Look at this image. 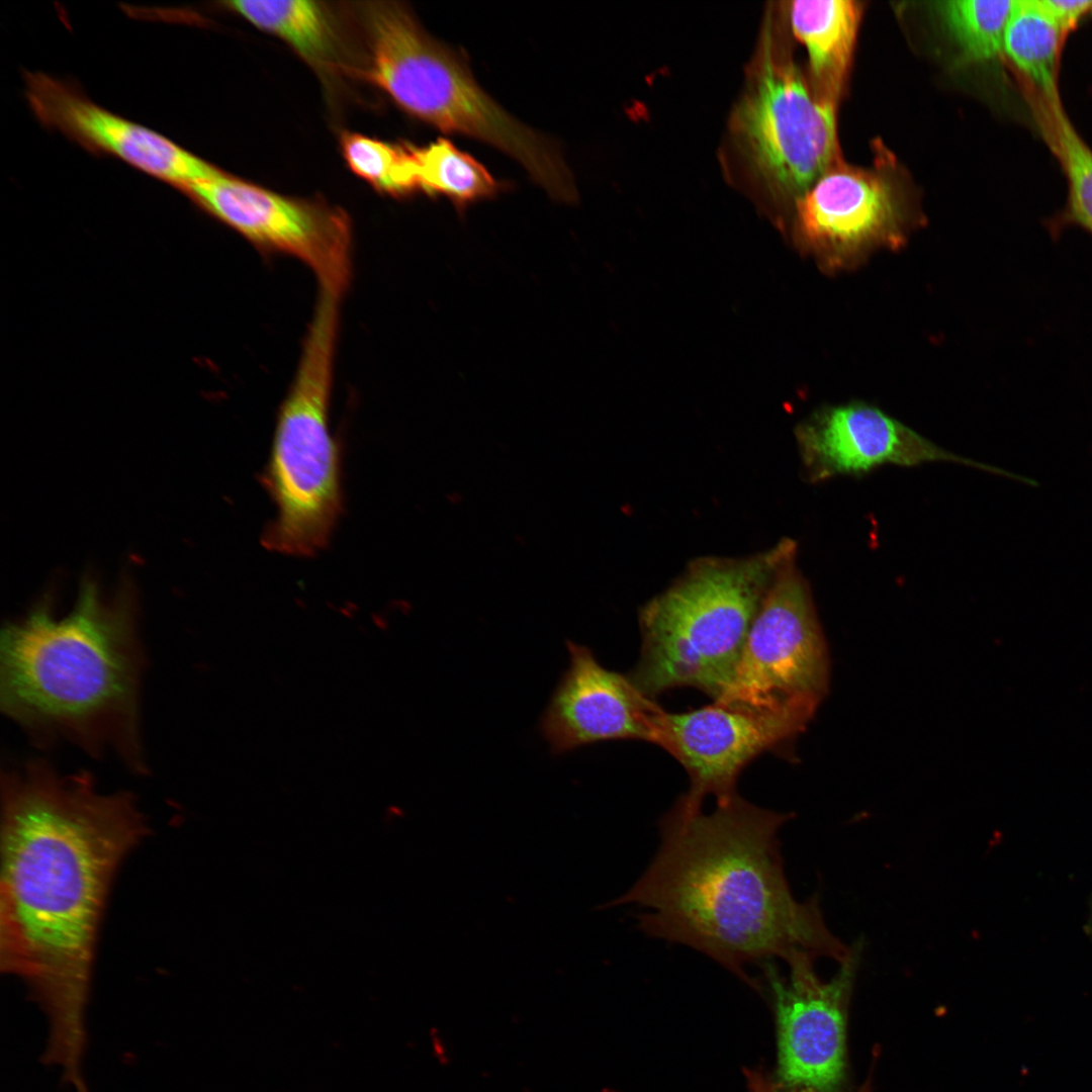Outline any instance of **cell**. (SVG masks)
<instances>
[{"mask_svg": "<svg viewBox=\"0 0 1092 1092\" xmlns=\"http://www.w3.org/2000/svg\"><path fill=\"white\" fill-rule=\"evenodd\" d=\"M149 833L135 797L36 757L1 776L0 964L51 1005L80 1004L114 876Z\"/></svg>", "mask_w": 1092, "mask_h": 1092, "instance_id": "1", "label": "cell"}, {"mask_svg": "<svg viewBox=\"0 0 1092 1092\" xmlns=\"http://www.w3.org/2000/svg\"><path fill=\"white\" fill-rule=\"evenodd\" d=\"M792 816L738 794L711 813L676 801L652 861L606 907L640 906L648 936L693 947L753 988L750 964L800 953L840 964L850 946L826 925L818 896L798 901L786 878L778 833Z\"/></svg>", "mask_w": 1092, "mask_h": 1092, "instance_id": "2", "label": "cell"}, {"mask_svg": "<svg viewBox=\"0 0 1092 1092\" xmlns=\"http://www.w3.org/2000/svg\"><path fill=\"white\" fill-rule=\"evenodd\" d=\"M128 589L83 581L71 610L48 599L0 636V707L39 748L70 744L149 770L142 732L146 652Z\"/></svg>", "mask_w": 1092, "mask_h": 1092, "instance_id": "3", "label": "cell"}, {"mask_svg": "<svg viewBox=\"0 0 1092 1092\" xmlns=\"http://www.w3.org/2000/svg\"><path fill=\"white\" fill-rule=\"evenodd\" d=\"M796 553V542L784 538L745 557L693 560L640 610V658L628 675L635 687L651 700L690 687L715 701L733 675L778 568Z\"/></svg>", "mask_w": 1092, "mask_h": 1092, "instance_id": "4", "label": "cell"}, {"mask_svg": "<svg viewBox=\"0 0 1092 1092\" xmlns=\"http://www.w3.org/2000/svg\"><path fill=\"white\" fill-rule=\"evenodd\" d=\"M363 24L367 59L359 76L415 117L509 155L556 200L574 201L573 178L556 146L505 111L410 10L396 2L369 3Z\"/></svg>", "mask_w": 1092, "mask_h": 1092, "instance_id": "5", "label": "cell"}, {"mask_svg": "<svg viewBox=\"0 0 1092 1092\" xmlns=\"http://www.w3.org/2000/svg\"><path fill=\"white\" fill-rule=\"evenodd\" d=\"M341 299L317 292L263 475L276 516L262 543L282 554L312 556L324 549L342 510L340 451L329 429Z\"/></svg>", "mask_w": 1092, "mask_h": 1092, "instance_id": "6", "label": "cell"}, {"mask_svg": "<svg viewBox=\"0 0 1092 1092\" xmlns=\"http://www.w3.org/2000/svg\"><path fill=\"white\" fill-rule=\"evenodd\" d=\"M829 680L826 642L796 554L778 568L733 675L715 703L806 724Z\"/></svg>", "mask_w": 1092, "mask_h": 1092, "instance_id": "7", "label": "cell"}, {"mask_svg": "<svg viewBox=\"0 0 1092 1092\" xmlns=\"http://www.w3.org/2000/svg\"><path fill=\"white\" fill-rule=\"evenodd\" d=\"M179 190L261 251L292 256L313 272L318 286L345 292L352 226L340 207L281 195L219 168Z\"/></svg>", "mask_w": 1092, "mask_h": 1092, "instance_id": "8", "label": "cell"}, {"mask_svg": "<svg viewBox=\"0 0 1092 1092\" xmlns=\"http://www.w3.org/2000/svg\"><path fill=\"white\" fill-rule=\"evenodd\" d=\"M736 129L760 172L800 196L836 157L835 101L812 93L794 67L770 59L738 108Z\"/></svg>", "mask_w": 1092, "mask_h": 1092, "instance_id": "9", "label": "cell"}, {"mask_svg": "<svg viewBox=\"0 0 1092 1092\" xmlns=\"http://www.w3.org/2000/svg\"><path fill=\"white\" fill-rule=\"evenodd\" d=\"M861 950L860 941L852 944L828 981L819 978L815 960L804 953L787 963L788 977H783L771 961L760 965L776 1013L782 1083L825 1092H832L841 1083L847 1011Z\"/></svg>", "mask_w": 1092, "mask_h": 1092, "instance_id": "10", "label": "cell"}, {"mask_svg": "<svg viewBox=\"0 0 1092 1092\" xmlns=\"http://www.w3.org/2000/svg\"><path fill=\"white\" fill-rule=\"evenodd\" d=\"M807 724L790 717L760 715L714 702L686 713L660 709L653 721L651 743L671 754L687 770L691 786L678 800L701 808L735 794L742 769L763 752L791 744Z\"/></svg>", "mask_w": 1092, "mask_h": 1092, "instance_id": "11", "label": "cell"}, {"mask_svg": "<svg viewBox=\"0 0 1092 1092\" xmlns=\"http://www.w3.org/2000/svg\"><path fill=\"white\" fill-rule=\"evenodd\" d=\"M24 86L39 123L91 154L115 157L177 189L217 169L168 138L94 103L72 82L26 71Z\"/></svg>", "mask_w": 1092, "mask_h": 1092, "instance_id": "12", "label": "cell"}, {"mask_svg": "<svg viewBox=\"0 0 1092 1092\" xmlns=\"http://www.w3.org/2000/svg\"><path fill=\"white\" fill-rule=\"evenodd\" d=\"M810 482L860 475L887 464L917 466L951 462L1020 480V475L954 454L899 420L866 402L826 406L796 429Z\"/></svg>", "mask_w": 1092, "mask_h": 1092, "instance_id": "13", "label": "cell"}, {"mask_svg": "<svg viewBox=\"0 0 1092 1092\" xmlns=\"http://www.w3.org/2000/svg\"><path fill=\"white\" fill-rule=\"evenodd\" d=\"M797 214L802 238L832 270L904 241V217L892 186L867 170L829 169L799 197Z\"/></svg>", "mask_w": 1092, "mask_h": 1092, "instance_id": "14", "label": "cell"}, {"mask_svg": "<svg viewBox=\"0 0 1092 1092\" xmlns=\"http://www.w3.org/2000/svg\"><path fill=\"white\" fill-rule=\"evenodd\" d=\"M570 657L545 709L540 729L554 754L606 740L651 742L660 708L628 675L605 668L592 650L566 642Z\"/></svg>", "mask_w": 1092, "mask_h": 1092, "instance_id": "15", "label": "cell"}, {"mask_svg": "<svg viewBox=\"0 0 1092 1092\" xmlns=\"http://www.w3.org/2000/svg\"><path fill=\"white\" fill-rule=\"evenodd\" d=\"M862 8L853 0L794 1L790 18L822 95L836 100L848 72Z\"/></svg>", "mask_w": 1092, "mask_h": 1092, "instance_id": "16", "label": "cell"}, {"mask_svg": "<svg viewBox=\"0 0 1092 1092\" xmlns=\"http://www.w3.org/2000/svg\"><path fill=\"white\" fill-rule=\"evenodd\" d=\"M223 6L261 30L285 41L318 68L332 66L337 36L332 17L320 3L307 0H240Z\"/></svg>", "mask_w": 1092, "mask_h": 1092, "instance_id": "17", "label": "cell"}, {"mask_svg": "<svg viewBox=\"0 0 1092 1092\" xmlns=\"http://www.w3.org/2000/svg\"><path fill=\"white\" fill-rule=\"evenodd\" d=\"M1065 34L1039 0H1013L1003 53L1045 101L1059 99L1058 64Z\"/></svg>", "mask_w": 1092, "mask_h": 1092, "instance_id": "18", "label": "cell"}, {"mask_svg": "<svg viewBox=\"0 0 1092 1092\" xmlns=\"http://www.w3.org/2000/svg\"><path fill=\"white\" fill-rule=\"evenodd\" d=\"M1044 128L1068 182L1065 208L1045 221L1058 240L1065 229L1078 226L1092 237V150L1079 135L1060 100L1044 101Z\"/></svg>", "mask_w": 1092, "mask_h": 1092, "instance_id": "19", "label": "cell"}, {"mask_svg": "<svg viewBox=\"0 0 1092 1092\" xmlns=\"http://www.w3.org/2000/svg\"><path fill=\"white\" fill-rule=\"evenodd\" d=\"M413 156L418 188L445 195L459 205L491 196L499 188L480 163L448 140L413 147Z\"/></svg>", "mask_w": 1092, "mask_h": 1092, "instance_id": "20", "label": "cell"}, {"mask_svg": "<svg viewBox=\"0 0 1092 1092\" xmlns=\"http://www.w3.org/2000/svg\"><path fill=\"white\" fill-rule=\"evenodd\" d=\"M1011 1L952 0L938 4L949 34L971 62H988L1003 53Z\"/></svg>", "mask_w": 1092, "mask_h": 1092, "instance_id": "21", "label": "cell"}, {"mask_svg": "<svg viewBox=\"0 0 1092 1092\" xmlns=\"http://www.w3.org/2000/svg\"><path fill=\"white\" fill-rule=\"evenodd\" d=\"M341 146L349 168L379 191L398 196L419 189L412 146L351 132Z\"/></svg>", "mask_w": 1092, "mask_h": 1092, "instance_id": "22", "label": "cell"}, {"mask_svg": "<svg viewBox=\"0 0 1092 1092\" xmlns=\"http://www.w3.org/2000/svg\"><path fill=\"white\" fill-rule=\"evenodd\" d=\"M1042 7L1067 33L1092 13V0H1039Z\"/></svg>", "mask_w": 1092, "mask_h": 1092, "instance_id": "23", "label": "cell"}, {"mask_svg": "<svg viewBox=\"0 0 1092 1092\" xmlns=\"http://www.w3.org/2000/svg\"><path fill=\"white\" fill-rule=\"evenodd\" d=\"M748 1079L750 1092H825L806 1086H790L782 1082L777 1083L759 1072H751ZM856 1092H871L870 1084H863Z\"/></svg>", "mask_w": 1092, "mask_h": 1092, "instance_id": "24", "label": "cell"}, {"mask_svg": "<svg viewBox=\"0 0 1092 1092\" xmlns=\"http://www.w3.org/2000/svg\"><path fill=\"white\" fill-rule=\"evenodd\" d=\"M1084 932L1092 942V894L1089 903V914L1084 925Z\"/></svg>", "mask_w": 1092, "mask_h": 1092, "instance_id": "25", "label": "cell"}]
</instances>
